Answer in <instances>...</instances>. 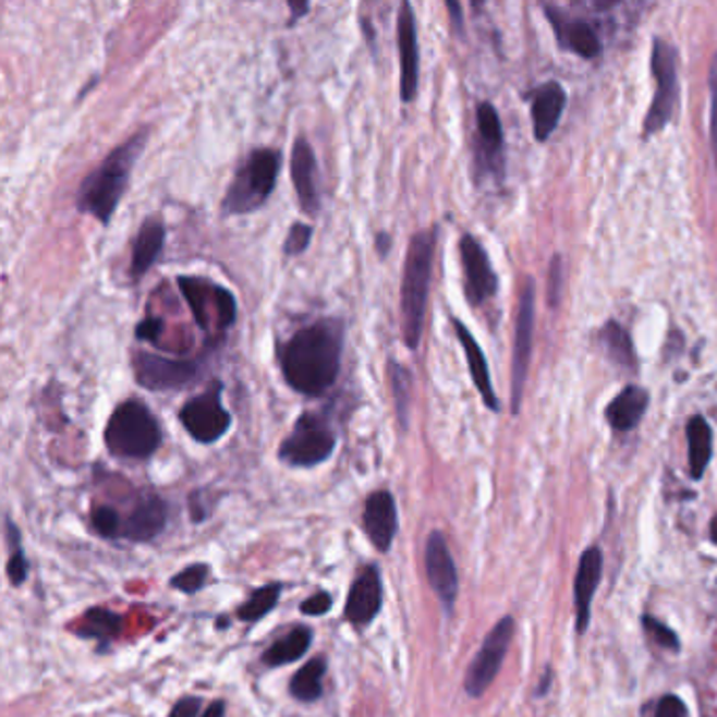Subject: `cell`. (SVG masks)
Listing matches in <instances>:
<instances>
[{
    "instance_id": "obj_1",
    "label": "cell",
    "mask_w": 717,
    "mask_h": 717,
    "mask_svg": "<svg viewBox=\"0 0 717 717\" xmlns=\"http://www.w3.org/2000/svg\"><path fill=\"white\" fill-rule=\"evenodd\" d=\"M343 341L345 329L337 318H323L297 330L280 356L284 381L307 398L327 393L341 370Z\"/></svg>"
},
{
    "instance_id": "obj_2",
    "label": "cell",
    "mask_w": 717,
    "mask_h": 717,
    "mask_svg": "<svg viewBox=\"0 0 717 717\" xmlns=\"http://www.w3.org/2000/svg\"><path fill=\"white\" fill-rule=\"evenodd\" d=\"M148 142V131H139L131 135L119 148L110 151L106 160L89 173L78 192L76 207L81 212L93 215L99 223L108 226L114 210L119 209L120 200L129 187L133 167Z\"/></svg>"
},
{
    "instance_id": "obj_3",
    "label": "cell",
    "mask_w": 717,
    "mask_h": 717,
    "mask_svg": "<svg viewBox=\"0 0 717 717\" xmlns=\"http://www.w3.org/2000/svg\"><path fill=\"white\" fill-rule=\"evenodd\" d=\"M436 234H438L436 228L417 232L411 239L404 262L400 307H402V337L411 350H417L425 325V309H427L434 253H436Z\"/></svg>"
},
{
    "instance_id": "obj_4",
    "label": "cell",
    "mask_w": 717,
    "mask_h": 717,
    "mask_svg": "<svg viewBox=\"0 0 717 717\" xmlns=\"http://www.w3.org/2000/svg\"><path fill=\"white\" fill-rule=\"evenodd\" d=\"M104 442L119 459L144 461L160 449L162 432L146 402L129 398L120 402L108 418Z\"/></svg>"
},
{
    "instance_id": "obj_5",
    "label": "cell",
    "mask_w": 717,
    "mask_h": 717,
    "mask_svg": "<svg viewBox=\"0 0 717 717\" xmlns=\"http://www.w3.org/2000/svg\"><path fill=\"white\" fill-rule=\"evenodd\" d=\"M282 165V154L274 148H257L246 156L234 173L221 210L223 215H248L262 209L271 196Z\"/></svg>"
},
{
    "instance_id": "obj_6",
    "label": "cell",
    "mask_w": 717,
    "mask_h": 717,
    "mask_svg": "<svg viewBox=\"0 0 717 717\" xmlns=\"http://www.w3.org/2000/svg\"><path fill=\"white\" fill-rule=\"evenodd\" d=\"M337 447V434L318 413H303L293 432L282 440L278 457L291 467H316L330 459Z\"/></svg>"
},
{
    "instance_id": "obj_7",
    "label": "cell",
    "mask_w": 717,
    "mask_h": 717,
    "mask_svg": "<svg viewBox=\"0 0 717 717\" xmlns=\"http://www.w3.org/2000/svg\"><path fill=\"white\" fill-rule=\"evenodd\" d=\"M181 295L190 303V309L198 323V327L210 332L230 329L236 323V300L232 291L221 284H215L207 278L196 276H180L178 278Z\"/></svg>"
},
{
    "instance_id": "obj_8",
    "label": "cell",
    "mask_w": 717,
    "mask_h": 717,
    "mask_svg": "<svg viewBox=\"0 0 717 717\" xmlns=\"http://www.w3.org/2000/svg\"><path fill=\"white\" fill-rule=\"evenodd\" d=\"M653 76L657 81V90L651 110L644 119V137H653L663 131L676 112L680 99V85H678V51L667 40L657 38L653 47Z\"/></svg>"
},
{
    "instance_id": "obj_9",
    "label": "cell",
    "mask_w": 717,
    "mask_h": 717,
    "mask_svg": "<svg viewBox=\"0 0 717 717\" xmlns=\"http://www.w3.org/2000/svg\"><path fill=\"white\" fill-rule=\"evenodd\" d=\"M223 386L212 381L205 393L190 398L180 411L183 429L200 445H212L221 440L232 427V415L221 402Z\"/></svg>"
},
{
    "instance_id": "obj_10",
    "label": "cell",
    "mask_w": 717,
    "mask_h": 717,
    "mask_svg": "<svg viewBox=\"0 0 717 717\" xmlns=\"http://www.w3.org/2000/svg\"><path fill=\"white\" fill-rule=\"evenodd\" d=\"M513 629H515L513 619L503 617L484 637V644H482L478 655L472 660L467 676H465V692L472 698H479L495 682L497 673L501 671L509 644L513 640Z\"/></svg>"
},
{
    "instance_id": "obj_11",
    "label": "cell",
    "mask_w": 717,
    "mask_h": 717,
    "mask_svg": "<svg viewBox=\"0 0 717 717\" xmlns=\"http://www.w3.org/2000/svg\"><path fill=\"white\" fill-rule=\"evenodd\" d=\"M476 142H474V169L478 181L503 180L506 154H503V126L493 104L482 101L476 108Z\"/></svg>"
},
{
    "instance_id": "obj_12",
    "label": "cell",
    "mask_w": 717,
    "mask_h": 717,
    "mask_svg": "<svg viewBox=\"0 0 717 717\" xmlns=\"http://www.w3.org/2000/svg\"><path fill=\"white\" fill-rule=\"evenodd\" d=\"M533 330H535V282L524 284L520 309L515 320V339H513V362H511V411H520L522 391L526 386L531 350H533Z\"/></svg>"
},
{
    "instance_id": "obj_13",
    "label": "cell",
    "mask_w": 717,
    "mask_h": 717,
    "mask_svg": "<svg viewBox=\"0 0 717 717\" xmlns=\"http://www.w3.org/2000/svg\"><path fill=\"white\" fill-rule=\"evenodd\" d=\"M135 381L150 391H178L196 381L200 368L192 360L165 358L150 352L133 354Z\"/></svg>"
},
{
    "instance_id": "obj_14",
    "label": "cell",
    "mask_w": 717,
    "mask_h": 717,
    "mask_svg": "<svg viewBox=\"0 0 717 717\" xmlns=\"http://www.w3.org/2000/svg\"><path fill=\"white\" fill-rule=\"evenodd\" d=\"M461 264L465 276V297L470 305H482L490 297H495L499 289V278L490 266V259L484 246L472 234H463L459 242Z\"/></svg>"
},
{
    "instance_id": "obj_15",
    "label": "cell",
    "mask_w": 717,
    "mask_h": 717,
    "mask_svg": "<svg viewBox=\"0 0 717 717\" xmlns=\"http://www.w3.org/2000/svg\"><path fill=\"white\" fill-rule=\"evenodd\" d=\"M398 56H400V99L411 104L418 89L417 20L411 2L400 4L398 13Z\"/></svg>"
},
{
    "instance_id": "obj_16",
    "label": "cell",
    "mask_w": 717,
    "mask_h": 717,
    "mask_svg": "<svg viewBox=\"0 0 717 717\" xmlns=\"http://www.w3.org/2000/svg\"><path fill=\"white\" fill-rule=\"evenodd\" d=\"M425 572H427L432 590L438 594L440 601L450 610L459 594V574H457L454 560L450 556L447 538L438 531H434L429 535L427 545H425Z\"/></svg>"
},
{
    "instance_id": "obj_17",
    "label": "cell",
    "mask_w": 717,
    "mask_h": 717,
    "mask_svg": "<svg viewBox=\"0 0 717 717\" xmlns=\"http://www.w3.org/2000/svg\"><path fill=\"white\" fill-rule=\"evenodd\" d=\"M545 15L551 22L562 49L581 56L583 60L598 58L601 42H599L598 32L592 24H587L581 17L568 15L567 11H562L558 7H545Z\"/></svg>"
},
{
    "instance_id": "obj_18",
    "label": "cell",
    "mask_w": 717,
    "mask_h": 717,
    "mask_svg": "<svg viewBox=\"0 0 717 717\" xmlns=\"http://www.w3.org/2000/svg\"><path fill=\"white\" fill-rule=\"evenodd\" d=\"M384 604L381 574L375 567H366L350 587L345 601V617L350 623L364 628L379 615Z\"/></svg>"
},
{
    "instance_id": "obj_19",
    "label": "cell",
    "mask_w": 717,
    "mask_h": 717,
    "mask_svg": "<svg viewBox=\"0 0 717 717\" xmlns=\"http://www.w3.org/2000/svg\"><path fill=\"white\" fill-rule=\"evenodd\" d=\"M291 180L295 185L301 209L309 217H316L320 210V192H318V162L314 148L301 135L291 151Z\"/></svg>"
},
{
    "instance_id": "obj_20",
    "label": "cell",
    "mask_w": 717,
    "mask_h": 717,
    "mask_svg": "<svg viewBox=\"0 0 717 717\" xmlns=\"http://www.w3.org/2000/svg\"><path fill=\"white\" fill-rule=\"evenodd\" d=\"M604 568V556L599 547H590L579 560L574 576V608H576V631L585 633L592 617V601L598 590Z\"/></svg>"
},
{
    "instance_id": "obj_21",
    "label": "cell",
    "mask_w": 717,
    "mask_h": 717,
    "mask_svg": "<svg viewBox=\"0 0 717 717\" xmlns=\"http://www.w3.org/2000/svg\"><path fill=\"white\" fill-rule=\"evenodd\" d=\"M364 528L379 551H389L398 533V509L389 490H377L366 499Z\"/></svg>"
},
{
    "instance_id": "obj_22",
    "label": "cell",
    "mask_w": 717,
    "mask_h": 717,
    "mask_svg": "<svg viewBox=\"0 0 717 717\" xmlns=\"http://www.w3.org/2000/svg\"><path fill=\"white\" fill-rule=\"evenodd\" d=\"M167 526V503L158 495H146L122 524V537L135 543H148Z\"/></svg>"
},
{
    "instance_id": "obj_23",
    "label": "cell",
    "mask_w": 717,
    "mask_h": 717,
    "mask_svg": "<svg viewBox=\"0 0 717 717\" xmlns=\"http://www.w3.org/2000/svg\"><path fill=\"white\" fill-rule=\"evenodd\" d=\"M452 327H454V332L459 337V343L463 345V352H465V358H467V364H470V375L478 388L479 396L484 400V404L499 413L501 411V404H499V398L493 389V381H490V373H488V362H486V356L479 348L476 337L470 332V329L459 320V318H452Z\"/></svg>"
},
{
    "instance_id": "obj_24",
    "label": "cell",
    "mask_w": 717,
    "mask_h": 717,
    "mask_svg": "<svg viewBox=\"0 0 717 717\" xmlns=\"http://www.w3.org/2000/svg\"><path fill=\"white\" fill-rule=\"evenodd\" d=\"M567 108V93L560 83H545L533 93V129L538 142L549 139Z\"/></svg>"
},
{
    "instance_id": "obj_25",
    "label": "cell",
    "mask_w": 717,
    "mask_h": 717,
    "mask_svg": "<svg viewBox=\"0 0 717 717\" xmlns=\"http://www.w3.org/2000/svg\"><path fill=\"white\" fill-rule=\"evenodd\" d=\"M165 239H167V228L158 217H148L137 236H135V244H133V255H131V276L137 280L142 276L148 274V269L154 266V262L158 259L162 246H165Z\"/></svg>"
},
{
    "instance_id": "obj_26",
    "label": "cell",
    "mask_w": 717,
    "mask_h": 717,
    "mask_svg": "<svg viewBox=\"0 0 717 717\" xmlns=\"http://www.w3.org/2000/svg\"><path fill=\"white\" fill-rule=\"evenodd\" d=\"M648 391L637 386H629L623 389L606 409V418L617 432H629L633 429L648 409Z\"/></svg>"
},
{
    "instance_id": "obj_27",
    "label": "cell",
    "mask_w": 717,
    "mask_h": 717,
    "mask_svg": "<svg viewBox=\"0 0 717 717\" xmlns=\"http://www.w3.org/2000/svg\"><path fill=\"white\" fill-rule=\"evenodd\" d=\"M686 436L690 474L692 478L701 479L714 454V434L705 418L694 415L688 421Z\"/></svg>"
},
{
    "instance_id": "obj_28",
    "label": "cell",
    "mask_w": 717,
    "mask_h": 717,
    "mask_svg": "<svg viewBox=\"0 0 717 717\" xmlns=\"http://www.w3.org/2000/svg\"><path fill=\"white\" fill-rule=\"evenodd\" d=\"M312 640H314L312 629L295 628L289 635L274 642L268 651L264 653L262 660L268 667H280V665H287V663H295L307 653V648L312 646Z\"/></svg>"
},
{
    "instance_id": "obj_29",
    "label": "cell",
    "mask_w": 717,
    "mask_h": 717,
    "mask_svg": "<svg viewBox=\"0 0 717 717\" xmlns=\"http://www.w3.org/2000/svg\"><path fill=\"white\" fill-rule=\"evenodd\" d=\"M327 673V658H312L291 680V694L301 703H314L323 696V678Z\"/></svg>"
},
{
    "instance_id": "obj_30",
    "label": "cell",
    "mask_w": 717,
    "mask_h": 717,
    "mask_svg": "<svg viewBox=\"0 0 717 717\" xmlns=\"http://www.w3.org/2000/svg\"><path fill=\"white\" fill-rule=\"evenodd\" d=\"M599 341H601L608 358L612 360L615 364H619L623 368L633 366V362H635L633 343H631L628 330L623 329L619 323H615V320L606 323V327L599 330Z\"/></svg>"
},
{
    "instance_id": "obj_31",
    "label": "cell",
    "mask_w": 717,
    "mask_h": 717,
    "mask_svg": "<svg viewBox=\"0 0 717 717\" xmlns=\"http://www.w3.org/2000/svg\"><path fill=\"white\" fill-rule=\"evenodd\" d=\"M389 386H391V396L396 402V413L400 423L406 427L409 425V406H411V393H413V375L409 373L406 366L398 364L391 358L388 362Z\"/></svg>"
},
{
    "instance_id": "obj_32",
    "label": "cell",
    "mask_w": 717,
    "mask_h": 717,
    "mask_svg": "<svg viewBox=\"0 0 717 717\" xmlns=\"http://www.w3.org/2000/svg\"><path fill=\"white\" fill-rule=\"evenodd\" d=\"M280 592H282V585L280 583H269L266 587H259L257 592L251 594V598L246 599L239 610H236V617L240 621L244 623H255V621H262L269 610L278 604V598H280Z\"/></svg>"
},
{
    "instance_id": "obj_33",
    "label": "cell",
    "mask_w": 717,
    "mask_h": 717,
    "mask_svg": "<svg viewBox=\"0 0 717 717\" xmlns=\"http://www.w3.org/2000/svg\"><path fill=\"white\" fill-rule=\"evenodd\" d=\"M120 633V617L112 610L106 608H90L83 617V628L81 635L85 637H95L101 644H108L112 637Z\"/></svg>"
},
{
    "instance_id": "obj_34",
    "label": "cell",
    "mask_w": 717,
    "mask_h": 717,
    "mask_svg": "<svg viewBox=\"0 0 717 717\" xmlns=\"http://www.w3.org/2000/svg\"><path fill=\"white\" fill-rule=\"evenodd\" d=\"M7 528H9V537L13 538V545H11L13 551H11V558H9V564H7V574H9L13 585H22L28 576V560L24 556L22 545H20L17 528L11 522H7Z\"/></svg>"
},
{
    "instance_id": "obj_35",
    "label": "cell",
    "mask_w": 717,
    "mask_h": 717,
    "mask_svg": "<svg viewBox=\"0 0 717 717\" xmlns=\"http://www.w3.org/2000/svg\"><path fill=\"white\" fill-rule=\"evenodd\" d=\"M207 579H209L207 564H192L171 579V587L183 594H196L205 587Z\"/></svg>"
},
{
    "instance_id": "obj_36",
    "label": "cell",
    "mask_w": 717,
    "mask_h": 717,
    "mask_svg": "<svg viewBox=\"0 0 717 717\" xmlns=\"http://www.w3.org/2000/svg\"><path fill=\"white\" fill-rule=\"evenodd\" d=\"M93 528L97 531V535L104 538H114L122 535V524H120L119 511L110 506H101L95 509L90 515Z\"/></svg>"
},
{
    "instance_id": "obj_37",
    "label": "cell",
    "mask_w": 717,
    "mask_h": 717,
    "mask_svg": "<svg viewBox=\"0 0 717 717\" xmlns=\"http://www.w3.org/2000/svg\"><path fill=\"white\" fill-rule=\"evenodd\" d=\"M312 234H314V228L309 223H293L291 230H289V236L284 240V255L289 257H297L301 253L307 251L309 242H312Z\"/></svg>"
},
{
    "instance_id": "obj_38",
    "label": "cell",
    "mask_w": 717,
    "mask_h": 717,
    "mask_svg": "<svg viewBox=\"0 0 717 717\" xmlns=\"http://www.w3.org/2000/svg\"><path fill=\"white\" fill-rule=\"evenodd\" d=\"M562 287H564V266L562 257L554 255L549 269H547V297L549 303L556 307L562 297Z\"/></svg>"
},
{
    "instance_id": "obj_39",
    "label": "cell",
    "mask_w": 717,
    "mask_h": 717,
    "mask_svg": "<svg viewBox=\"0 0 717 717\" xmlns=\"http://www.w3.org/2000/svg\"><path fill=\"white\" fill-rule=\"evenodd\" d=\"M644 628H646V633L657 642L658 646L663 648H671V651H678L680 648V640L678 635L671 631L669 628H665L660 621L653 619V617H644L642 619Z\"/></svg>"
},
{
    "instance_id": "obj_40",
    "label": "cell",
    "mask_w": 717,
    "mask_h": 717,
    "mask_svg": "<svg viewBox=\"0 0 717 717\" xmlns=\"http://www.w3.org/2000/svg\"><path fill=\"white\" fill-rule=\"evenodd\" d=\"M330 608H332V598H330L329 592H318L300 606L301 615H307V617H323L329 612Z\"/></svg>"
},
{
    "instance_id": "obj_41",
    "label": "cell",
    "mask_w": 717,
    "mask_h": 717,
    "mask_svg": "<svg viewBox=\"0 0 717 717\" xmlns=\"http://www.w3.org/2000/svg\"><path fill=\"white\" fill-rule=\"evenodd\" d=\"M709 93H712V148L717 160V53L709 68Z\"/></svg>"
},
{
    "instance_id": "obj_42",
    "label": "cell",
    "mask_w": 717,
    "mask_h": 717,
    "mask_svg": "<svg viewBox=\"0 0 717 717\" xmlns=\"http://www.w3.org/2000/svg\"><path fill=\"white\" fill-rule=\"evenodd\" d=\"M655 717H688L686 705L680 696L667 694L660 698Z\"/></svg>"
},
{
    "instance_id": "obj_43",
    "label": "cell",
    "mask_w": 717,
    "mask_h": 717,
    "mask_svg": "<svg viewBox=\"0 0 717 717\" xmlns=\"http://www.w3.org/2000/svg\"><path fill=\"white\" fill-rule=\"evenodd\" d=\"M162 330H165V323L160 318H146L137 325L135 335L139 341H156Z\"/></svg>"
},
{
    "instance_id": "obj_44",
    "label": "cell",
    "mask_w": 717,
    "mask_h": 717,
    "mask_svg": "<svg viewBox=\"0 0 717 717\" xmlns=\"http://www.w3.org/2000/svg\"><path fill=\"white\" fill-rule=\"evenodd\" d=\"M200 707H203V703L198 696H183L175 703L169 717H196L200 714Z\"/></svg>"
},
{
    "instance_id": "obj_45",
    "label": "cell",
    "mask_w": 717,
    "mask_h": 717,
    "mask_svg": "<svg viewBox=\"0 0 717 717\" xmlns=\"http://www.w3.org/2000/svg\"><path fill=\"white\" fill-rule=\"evenodd\" d=\"M226 714V703L223 701H212L209 707L205 709L203 717H223Z\"/></svg>"
},
{
    "instance_id": "obj_46",
    "label": "cell",
    "mask_w": 717,
    "mask_h": 717,
    "mask_svg": "<svg viewBox=\"0 0 717 717\" xmlns=\"http://www.w3.org/2000/svg\"><path fill=\"white\" fill-rule=\"evenodd\" d=\"M450 13H452V22L457 24V31H461V7L457 2H447Z\"/></svg>"
},
{
    "instance_id": "obj_47",
    "label": "cell",
    "mask_w": 717,
    "mask_h": 717,
    "mask_svg": "<svg viewBox=\"0 0 717 717\" xmlns=\"http://www.w3.org/2000/svg\"><path fill=\"white\" fill-rule=\"evenodd\" d=\"M289 7H291V11H293V15H291L293 22L300 20L301 15L307 13V9H309V4H297V2H289Z\"/></svg>"
},
{
    "instance_id": "obj_48",
    "label": "cell",
    "mask_w": 717,
    "mask_h": 717,
    "mask_svg": "<svg viewBox=\"0 0 717 717\" xmlns=\"http://www.w3.org/2000/svg\"><path fill=\"white\" fill-rule=\"evenodd\" d=\"M389 244H391V240H389L388 234H379L377 236V251L381 253V257L388 253Z\"/></svg>"
},
{
    "instance_id": "obj_49",
    "label": "cell",
    "mask_w": 717,
    "mask_h": 717,
    "mask_svg": "<svg viewBox=\"0 0 717 717\" xmlns=\"http://www.w3.org/2000/svg\"><path fill=\"white\" fill-rule=\"evenodd\" d=\"M712 538L717 543V515L712 520Z\"/></svg>"
}]
</instances>
